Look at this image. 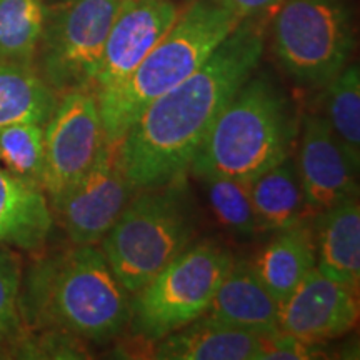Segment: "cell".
I'll list each match as a JSON object with an SVG mask.
<instances>
[{"mask_svg":"<svg viewBox=\"0 0 360 360\" xmlns=\"http://www.w3.org/2000/svg\"><path fill=\"white\" fill-rule=\"evenodd\" d=\"M0 159L8 172L42 187L44 125L20 122L0 127Z\"/></svg>","mask_w":360,"mask_h":360,"instance_id":"obj_24","label":"cell"},{"mask_svg":"<svg viewBox=\"0 0 360 360\" xmlns=\"http://www.w3.org/2000/svg\"><path fill=\"white\" fill-rule=\"evenodd\" d=\"M240 19L214 0H195L124 82L96 94L103 132L117 146L139 115L191 77L231 35Z\"/></svg>","mask_w":360,"mask_h":360,"instance_id":"obj_4","label":"cell"},{"mask_svg":"<svg viewBox=\"0 0 360 360\" xmlns=\"http://www.w3.org/2000/svg\"><path fill=\"white\" fill-rule=\"evenodd\" d=\"M172 0H122L98 64L94 94L124 82L179 17Z\"/></svg>","mask_w":360,"mask_h":360,"instance_id":"obj_11","label":"cell"},{"mask_svg":"<svg viewBox=\"0 0 360 360\" xmlns=\"http://www.w3.org/2000/svg\"><path fill=\"white\" fill-rule=\"evenodd\" d=\"M355 45L347 0H283L272 20V51L289 77L323 87L350 62Z\"/></svg>","mask_w":360,"mask_h":360,"instance_id":"obj_7","label":"cell"},{"mask_svg":"<svg viewBox=\"0 0 360 360\" xmlns=\"http://www.w3.org/2000/svg\"><path fill=\"white\" fill-rule=\"evenodd\" d=\"M22 270L11 247L0 245V354H12L25 335L20 315Z\"/></svg>","mask_w":360,"mask_h":360,"instance_id":"obj_25","label":"cell"},{"mask_svg":"<svg viewBox=\"0 0 360 360\" xmlns=\"http://www.w3.org/2000/svg\"><path fill=\"white\" fill-rule=\"evenodd\" d=\"M321 354L323 349L321 344H312V342H305L297 339V337L285 334L282 330H274L270 334L264 335L262 352L259 359H283V360H299V359H317L322 357Z\"/></svg>","mask_w":360,"mask_h":360,"instance_id":"obj_26","label":"cell"},{"mask_svg":"<svg viewBox=\"0 0 360 360\" xmlns=\"http://www.w3.org/2000/svg\"><path fill=\"white\" fill-rule=\"evenodd\" d=\"M58 101V94L34 65L0 60V127L32 122L45 125Z\"/></svg>","mask_w":360,"mask_h":360,"instance_id":"obj_20","label":"cell"},{"mask_svg":"<svg viewBox=\"0 0 360 360\" xmlns=\"http://www.w3.org/2000/svg\"><path fill=\"white\" fill-rule=\"evenodd\" d=\"M197 179L215 217L229 232L240 237H254L259 232L249 182L224 175H200Z\"/></svg>","mask_w":360,"mask_h":360,"instance_id":"obj_23","label":"cell"},{"mask_svg":"<svg viewBox=\"0 0 360 360\" xmlns=\"http://www.w3.org/2000/svg\"><path fill=\"white\" fill-rule=\"evenodd\" d=\"M315 267L323 276L350 289L360 283L359 195L347 197L315 215Z\"/></svg>","mask_w":360,"mask_h":360,"instance_id":"obj_16","label":"cell"},{"mask_svg":"<svg viewBox=\"0 0 360 360\" xmlns=\"http://www.w3.org/2000/svg\"><path fill=\"white\" fill-rule=\"evenodd\" d=\"M130 299L101 249L72 244L30 267L19 305L25 327L102 344L127 330Z\"/></svg>","mask_w":360,"mask_h":360,"instance_id":"obj_2","label":"cell"},{"mask_svg":"<svg viewBox=\"0 0 360 360\" xmlns=\"http://www.w3.org/2000/svg\"><path fill=\"white\" fill-rule=\"evenodd\" d=\"M102 238V254L130 295L195 238L199 219L186 177L139 188Z\"/></svg>","mask_w":360,"mask_h":360,"instance_id":"obj_5","label":"cell"},{"mask_svg":"<svg viewBox=\"0 0 360 360\" xmlns=\"http://www.w3.org/2000/svg\"><path fill=\"white\" fill-rule=\"evenodd\" d=\"M215 240L191 244L130 299L129 327L143 342H157L204 317L233 264Z\"/></svg>","mask_w":360,"mask_h":360,"instance_id":"obj_6","label":"cell"},{"mask_svg":"<svg viewBox=\"0 0 360 360\" xmlns=\"http://www.w3.org/2000/svg\"><path fill=\"white\" fill-rule=\"evenodd\" d=\"M107 143L96 94L92 90L60 94L44 125L42 188L52 204L94 167Z\"/></svg>","mask_w":360,"mask_h":360,"instance_id":"obj_9","label":"cell"},{"mask_svg":"<svg viewBox=\"0 0 360 360\" xmlns=\"http://www.w3.org/2000/svg\"><path fill=\"white\" fill-rule=\"evenodd\" d=\"M300 129L295 165L310 212L317 215L347 197L359 195V165L337 141L322 114H305Z\"/></svg>","mask_w":360,"mask_h":360,"instance_id":"obj_13","label":"cell"},{"mask_svg":"<svg viewBox=\"0 0 360 360\" xmlns=\"http://www.w3.org/2000/svg\"><path fill=\"white\" fill-rule=\"evenodd\" d=\"M259 231H283L312 217L295 160L287 157L249 182ZM315 217V215H314Z\"/></svg>","mask_w":360,"mask_h":360,"instance_id":"obj_19","label":"cell"},{"mask_svg":"<svg viewBox=\"0 0 360 360\" xmlns=\"http://www.w3.org/2000/svg\"><path fill=\"white\" fill-rule=\"evenodd\" d=\"M278 312L281 302L267 290L252 262L233 260L205 315L225 326L270 334L278 328Z\"/></svg>","mask_w":360,"mask_h":360,"instance_id":"obj_14","label":"cell"},{"mask_svg":"<svg viewBox=\"0 0 360 360\" xmlns=\"http://www.w3.org/2000/svg\"><path fill=\"white\" fill-rule=\"evenodd\" d=\"M262 17L240 20L191 77L160 96L115 146L135 191L186 177L220 112L257 72L265 45Z\"/></svg>","mask_w":360,"mask_h":360,"instance_id":"obj_1","label":"cell"},{"mask_svg":"<svg viewBox=\"0 0 360 360\" xmlns=\"http://www.w3.org/2000/svg\"><path fill=\"white\" fill-rule=\"evenodd\" d=\"M44 17L45 0H0V60L32 65Z\"/></svg>","mask_w":360,"mask_h":360,"instance_id":"obj_22","label":"cell"},{"mask_svg":"<svg viewBox=\"0 0 360 360\" xmlns=\"http://www.w3.org/2000/svg\"><path fill=\"white\" fill-rule=\"evenodd\" d=\"M317 264L315 232L307 220L276 232L252 267L278 302L285 300Z\"/></svg>","mask_w":360,"mask_h":360,"instance_id":"obj_18","label":"cell"},{"mask_svg":"<svg viewBox=\"0 0 360 360\" xmlns=\"http://www.w3.org/2000/svg\"><path fill=\"white\" fill-rule=\"evenodd\" d=\"M264 335L204 317L154 342L152 357L162 360L259 359Z\"/></svg>","mask_w":360,"mask_h":360,"instance_id":"obj_15","label":"cell"},{"mask_svg":"<svg viewBox=\"0 0 360 360\" xmlns=\"http://www.w3.org/2000/svg\"><path fill=\"white\" fill-rule=\"evenodd\" d=\"M122 0L45 2L39 74L60 96L92 90L110 25Z\"/></svg>","mask_w":360,"mask_h":360,"instance_id":"obj_8","label":"cell"},{"mask_svg":"<svg viewBox=\"0 0 360 360\" xmlns=\"http://www.w3.org/2000/svg\"><path fill=\"white\" fill-rule=\"evenodd\" d=\"M214 2L227 8L240 20H244L262 17L264 13L281 6L283 0H214Z\"/></svg>","mask_w":360,"mask_h":360,"instance_id":"obj_27","label":"cell"},{"mask_svg":"<svg viewBox=\"0 0 360 360\" xmlns=\"http://www.w3.org/2000/svg\"><path fill=\"white\" fill-rule=\"evenodd\" d=\"M300 120L281 85L267 74H252L215 120L188 170L250 182L290 157Z\"/></svg>","mask_w":360,"mask_h":360,"instance_id":"obj_3","label":"cell"},{"mask_svg":"<svg viewBox=\"0 0 360 360\" xmlns=\"http://www.w3.org/2000/svg\"><path fill=\"white\" fill-rule=\"evenodd\" d=\"M323 87L322 117L350 159L360 165V74L357 62H349L344 70Z\"/></svg>","mask_w":360,"mask_h":360,"instance_id":"obj_21","label":"cell"},{"mask_svg":"<svg viewBox=\"0 0 360 360\" xmlns=\"http://www.w3.org/2000/svg\"><path fill=\"white\" fill-rule=\"evenodd\" d=\"M52 227L44 188L0 169V245L35 252L45 245Z\"/></svg>","mask_w":360,"mask_h":360,"instance_id":"obj_17","label":"cell"},{"mask_svg":"<svg viewBox=\"0 0 360 360\" xmlns=\"http://www.w3.org/2000/svg\"><path fill=\"white\" fill-rule=\"evenodd\" d=\"M357 292L314 267L281 302L278 330L312 344L339 339L357 326Z\"/></svg>","mask_w":360,"mask_h":360,"instance_id":"obj_12","label":"cell"},{"mask_svg":"<svg viewBox=\"0 0 360 360\" xmlns=\"http://www.w3.org/2000/svg\"><path fill=\"white\" fill-rule=\"evenodd\" d=\"M135 188L107 143L94 167L52 207L74 245H97L110 231Z\"/></svg>","mask_w":360,"mask_h":360,"instance_id":"obj_10","label":"cell"}]
</instances>
